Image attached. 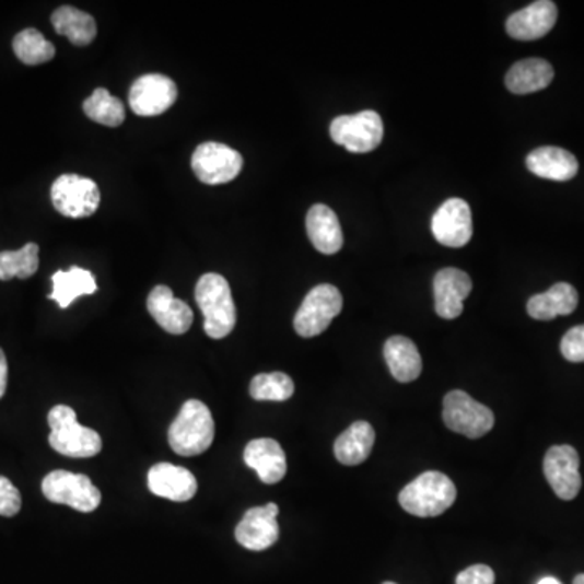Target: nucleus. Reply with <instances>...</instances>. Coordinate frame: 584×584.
Segmentation results:
<instances>
[{"mask_svg": "<svg viewBox=\"0 0 584 584\" xmlns=\"http://www.w3.org/2000/svg\"><path fill=\"white\" fill-rule=\"evenodd\" d=\"M195 301L203 314L205 334L223 340L236 327V305L230 283L221 275L207 273L198 280Z\"/></svg>", "mask_w": 584, "mask_h": 584, "instance_id": "obj_1", "label": "nucleus"}, {"mask_svg": "<svg viewBox=\"0 0 584 584\" xmlns=\"http://www.w3.org/2000/svg\"><path fill=\"white\" fill-rule=\"evenodd\" d=\"M171 448L180 456H197L207 452L214 440V421L207 405L198 399L184 402L167 432Z\"/></svg>", "mask_w": 584, "mask_h": 584, "instance_id": "obj_2", "label": "nucleus"}, {"mask_svg": "<svg viewBox=\"0 0 584 584\" xmlns=\"http://www.w3.org/2000/svg\"><path fill=\"white\" fill-rule=\"evenodd\" d=\"M399 505L409 515L432 518L442 515L456 500V487L448 476L428 471L399 492Z\"/></svg>", "mask_w": 584, "mask_h": 584, "instance_id": "obj_3", "label": "nucleus"}, {"mask_svg": "<svg viewBox=\"0 0 584 584\" xmlns=\"http://www.w3.org/2000/svg\"><path fill=\"white\" fill-rule=\"evenodd\" d=\"M49 445L69 458H92L103 448V440L93 429L83 428L77 421L75 411L69 406H54L48 414Z\"/></svg>", "mask_w": 584, "mask_h": 584, "instance_id": "obj_4", "label": "nucleus"}, {"mask_svg": "<svg viewBox=\"0 0 584 584\" xmlns=\"http://www.w3.org/2000/svg\"><path fill=\"white\" fill-rule=\"evenodd\" d=\"M342 311V295L334 284H318L305 295L294 317L299 337L314 338L330 327Z\"/></svg>", "mask_w": 584, "mask_h": 584, "instance_id": "obj_5", "label": "nucleus"}, {"mask_svg": "<svg viewBox=\"0 0 584 584\" xmlns=\"http://www.w3.org/2000/svg\"><path fill=\"white\" fill-rule=\"evenodd\" d=\"M443 421L456 434L479 439L492 431L495 416L487 406L475 401L468 393L455 389L443 399Z\"/></svg>", "mask_w": 584, "mask_h": 584, "instance_id": "obj_6", "label": "nucleus"}, {"mask_svg": "<svg viewBox=\"0 0 584 584\" xmlns=\"http://www.w3.org/2000/svg\"><path fill=\"white\" fill-rule=\"evenodd\" d=\"M330 136L351 153H371L384 140V120L375 110L340 116L331 122Z\"/></svg>", "mask_w": 584, "mask_h": 584, "instance_id": "obj_7", "label": "nucleus"}, {"mask_svg": "<svg viewBox=\"0 0 584 584\" xmlns=\"http://www.w3.org/2000/svg\"><path fill=\"white\" fill-rule=\"evenodd\" d=\"M54 208L67 218H89L100 207V187L95 180L77 174H63L50 187Z\"/></svg>", "mask_w": 584, "mask_h": 584, "instance_id": "obj_8", "label": "nucleus"}, {"mask_svg": "<svg viewBox=\"0 0 584 584\" xmlns=\"http://www.w3.org/2000/svg\"><path fill=\"white\" fill-rule=\"evenodd\" d=\"M46 499L59 505L72 506L77 512H95L101 503L100 489L90 478L69 471H52L43 479Z\"/></svg>", "mask_w": 584, "mask_h": 584, "instance_id": "obj_9", "label": "nucleus"}, {"mask_svg": "<svg viewBox=\"0 0 584 584\" xmlns=\"http://www.w3.org/2000/svg\"><path fill=\"white\" fill-rule=\"evenodd\" d=\"M243 154L223 143H201L192 154L195 176L207 186L231 183L243 171Z\"/></svg>", "mask_w": 584, "mask_h": 584, "instance_id": "obj_10", "label": "nucleus"}, {"mask_svg": "<svg viewBox=\"0 0 584 584\" xmlns=\"http://www.w3.org/2000/svg\"><path fill=\"white\" fill-rule=\"evenodd\" d=\"M176 100V83L161 73L142 75L130 86L129 106L137 116H160L166 113Z\"/></svg>", "mask_w": 584, "mask_h": 584, "instance_id": "obj_11", "label": "nucleus"}, {"mask_svg": "<svg viewBox=\"0 0 584 584\" xmlns=\"http://www.w3.org/2000/svg\"><path fill=\"white\" fill-rule=\"evenodd\" d=\"M544 475L559 499H575L582 489L579 452L570 445L552 446L544 458Z\"/></svg>", "mask_w": 584, "mask_h": 584, "instance_id": "obj_12", "label": "nucleus"}, {"mask_svg": "<svg viewBox=\"0 0 584 584\" xmlns=\"http://www.w3.org/2000/svg\"><path fill=\"white\" fill-rule=\"evenodd\" d=\"M432 234L445 247H465L472 237V217L468 201L449 198L432 217Z\"/></svg>", "mask_w": 584, "mask_h": 584, "instance_id": "obj_13", "label": "nucleus"}, {"mask_svg": "<svg viewBox=\"0 0 584 584\" xmlns=\"http://www.w3.org/2000/svg\"><path fill=\"white\" fill-rule=\"evenodd\" d=\"M277 503H268L265 506H255V509L245 512L243 522L237 525L236 540L245 549L261 552L270 549L277 544L280 537V525H278Z\"/></svg>", "mask_w": 584, "mask_h": 584, "instance_id": "obj_14", "label": "nucleus"}, {"mask_svg": "<svg viewBox=\"0 0 584 584\" xmlns=\"http://www.w3.org/2000/svg\"><path fill=\"white\" fill-rule=\"evenodd\" d=\"M148 312L163 330L171 335H184L194 324V312L186 302L174 297L167 287H156L148 295Z\"/></svg>", "mask_w": 584, "mask_h": 584, "instance_id": "obj_15", "label": "nucleus"}, {"mask_svg": "<svg viewBox=\"0 0 584 584\" xmlns=\"http://www.w3.org/2000/svg\"><path fill=\"white\" fill-rule=\"evenodd\" d=\"M472 290L468 273L458 268H443L434 278L435 312L445 320L463 314V302Z\"/></svg>", "mask_w": 584, "mask_h": 584, "instance_id": "obj_16", "label": "nucleus"}, {"mask_svg": "<svg viewBox=\"0 0 584 584\" xmlns=\"http://www.w3.org/2000/svg\"><path fill=\"white\" fill-rule=\"evenodd\" d=\"M557 5L550 0H539L513 13L506 20V33L518 42H535L556 26Z\"/></svg>", "mask_w": 584, "mask_h": 584, "instance_id": "obj_17", "label": "nucleus"}, {"mask_svg": "<svg viewBox=\"0 0 584 584\" xmlns=\"http://www.w3.org/2000/svg\"><path fill=\"white\" fill-rule=\"evenodd\" d=\"M244 462L257 472L264 484H277L287 476L284 449L273 439H255L244 449Z\"/></svg>", "mask_w": 584, "mask_h": 584, "instance_id": "obj_18", "label": "nucleus"}, {"mask_svg": "<svg viewBox=\"0 0 584 584\" xmlns=\"http://www.w3.org/2000/svg\"><path fill=\"white\" fill-rule=\"evenodd\" d=\"M148 487L154 495L173 502H189L197 493V479L189 469L157 463L148 472Z\"/></svg>", "mask_w": 584, "mask_h": 584, "instance_id": "obj_19", "label": "nucleus"}, {"mask_svg": "<svg viewBox=\"0 0 584 584\" xmlns=\"http://www.w3.org/2000/svg\"><path fill=\"white\" fill-rule=\"evenodd\" d=\"M526 166L540 179L565 183L579 174L575 154L559 147H540L526 157Z\"/></svg>", "mask_w": 584, "mask_h": 584, "instance_id": "obj_20", "label": "nucleus"}, {"mask_svg": "<svg viewBox=\"0 0 584 584\" xmlns=\"http://www.w3.org/2000/svg\"><path fill=\"white\" fill-rule=\"evenodd\" d=\"M305 224L308 240L320 254L334 255L341 250L344 237L340 221L330 207L324 203L314 205L308 210Z\"/></svg>", "mask_w": 584, "mask_h": 584, "instance_id": "obj_21", "label": "nucleus"}, {"mask_svg": "<svg viewBox=\"0 0 584 584\" xmlns=\"http://www.w3.org/2000/svg\"><path fill=\"white\" fill-rule=\"evenodd\" d=\"M553 80V67L547 60H519L505 77L506 89L515 95H529L547 89Z\"/></svg>", "mask_w": 584, "mask_h": 584, "instance_id": "obj_22", "label": "nucleus"}, {"mask_svg": "<svg viewBox=\"0 0 584 584\" xmlns=\"http://www.w3.org/2000/svg\"><path fill=\"white\" fill-rule=\"evenodd\" d=\"M579 307V292L569 283H557L542 294L528 301V314L535 320H553L560 315H570Z\"/></svg>", "mask_w": 584, "mask_h": 584, "instance_id": "obj_23", "label": "nucleus"}, {"mask_svg": "<svg viewBox=\"0 0 584 584\" xmlns=\"http://www.w3.org/2000/svg\"><path fill=\"white\" fill-rule=\"evenodd\" d=\"M385 361L396 381L409 384L419 378L422 372V359L414 342L406 337H392L385 342Z\"/></svg>", "mask_w": 584, "mask_h": 584, "instance_id": "obj_24", "label": "nucleus"}, {"mask_svg": "<svg viewBox=\"0 0 584 584\" xmlns=\"http://www.w3.org/2000/svg\"><path fill=\"white\" fill-rule=\"evenodd\" d=\"M375 431L369 422L358 421L335 442V456L344 466H358L371 456Z\"/></svg>", "mask_w": 584, "mask_h": 584, "instance_id": "obj_25", "label": "nucleus"}, {"mask_svg": "<svg viewBox=\"0 0 584 584\" xmlns=\"http://www.w3.org/2000/svg\"><path fill=\"white\" fill-rule=\"evenodd\" d=\"M54 28L59 35L67 36L75 46H89L96 38L97 26L90 13L75 7H60L50 16Z\"/></svg>", "mask_w": 584, "mask_h": 584, "instance_id": "obj_26", "label": "nucleus"}, {"mask_svg": "<svg viewBox=\"0 0 584 584\" xmlns=\"http://www.w3.org/2000/svg\"><path fill=\"white\" fill-rule=\"evenodd\" d=\"M97 284L92 271L72 267L69 271H57L52 277L50 301H56L60 308L70 307L80 295L95 294Z\"/></svg>", "mask_w": 584, "mask_h": 584, "instance_id": "obj_27", "label": "nucleus"}, {"mask_svg": "<svg viewBox=\"0 0 584 584\" xmlns=\"http://www.w3.org/2000/svg\"><path fill=\"white\" fill-rule=\"evenodd\" d=\"M39 247L30 243L20 250L0 252V280L9 281L12 278L26 280L38 271Z\"/></svg>", "mask_w": 584, "mask_h": 584, "instance_id": "obj_28", "label": "nucleus"}, {"mask_svg": "<svg viewBox=\"0 0 584 584\" xmlns=\"http://www.w3.org/2000/svg\"><path fill=\"white\" fill-rule=\"evenodd\" d=\"M83 110L90 119L107 127H119L126 120V106L119 97L110 95L106 89H96L86 97Z\"/></svg>", "mask_w": 584, "mask_h": 584, "instance_id": "obj_29", "label": "nucleus"}, {"mask_svg": "<svg viewBox=\"0 0 584 584\" xmlns=\"http://www.w3.org/2000/svg\"><path fill=\"white\" fill-rule=\"evenodd\" d=\"M16 57L26 66H39L49 62L56 56V48L38 30H23L13 39Z\"/></svg>", "mask_w": 584, "mask_h": 584, "instance_id": "obj_30", "label": "nucleus"}, {"mask_svg": "<svg viewBox=\"0 0 584 584\" xmlns=\"http://www.w3.org/2000/svg\"><path fill=\"white\" fill-rule=\"evenodd\" d=\"M248 392L257 401H287L294 395V382L283 372L258 374L252 378Z\"/></svg>", "mask_w": 584, "mask_h": 584, "instance_id": "obj_31", "label": "nucleus"}, {"mask_svg": "<svg viewBox=\"0 0 584 584\" xmlns=\"http://www.w3.org/2000/svg\"><path fill=\"white\" fill-rule=\"evenodd\" d=\"M560 351L563 358L570 362H584V325L567 331L560 342Z\"/></svg>", "mask_w": 584, "mask_h": 584, "instance_id": "obj_32", "label": "nucleus"}, {"mask_svg": "<svg viewBox=\"0 0 584 584\" xmlns=\"http://www.w3.org/2000/svg\"><path fill=\"white\" fill-rule=\"evenodd\" d=\"M20 509H22V495L19 489L9 479L0 476V515L12 518Z\"/></svg>", "mask_w": 584, "mask_h": 584, "instance_id": "obj_33", "label": "nucleus"}, {"mask_svg": "<svg viewBox=\"0 0 584 584\" xmlns=\"http://www.w3.org/2000/svg\"><path fill=\"white\" fill-rule=\"evenodd\" d=\"M495 583V573L490 567L487 565H472L463 570L458 576H456L455 584H493Z\"/></svg>", "mask_w": 584, "mask_h": 584, "instance_id": "obj_34", "label": "nucleus"}, {"mask_svg": "<svg viewBox=\"0 0 584 584\" xmlns=\"http://www.w3.org/2000/svg\"><path fill=\"white\" fill-rule=\"evenodd\" d=\"M7 378H9V365H7L5 354L0 349V398L5 395Z\"/></svg>", "mask_w": 584, "mask_h": 584, "instance_id": "obj_35", "label": "nucleus"}, {"mask_svg": "<svg viewBox=\"0 0 584 584\" xmlns=\"http://www.w3.org/2000/svg\"><path fill=\"white\" fill-rule=\"evenodd\" d=\"M537 584H562L559 580L553 579V576H546V579L539 580Z\"/></svg>", "mask_w": 584, "mask_h": 584, "instance_id": "obj_36", "label": "nucleus"}, {"mask_svg": "<svg viewBox=\"0 0 584 584\" xmlns=\"http://www.w3.org/2000/svg\"><path fill=\"white\" fill-rule=\"evenodd\" d=\"M573 584H584V573H582V575H576L575 580H573Z\"/></svg>", "mask_w": 584, "mask_h": 584, "instance_id": "obj_37", "label": "nucleus"}, {"mask_svg": "<svg viewBox=\"0 0 584 584\" xmlns=\"http://www.w3.org/2000/svg\"><path fill=\"white\" fill-rule=\"evenodd\" d=\"M384 584H396V583H393V582H387V583H384Z\"/></svg>", "mask_w": 584, "mask_h": 584, "instance_id": "obj_38", "label": "nucleus"}]
</instances>
